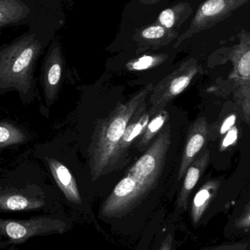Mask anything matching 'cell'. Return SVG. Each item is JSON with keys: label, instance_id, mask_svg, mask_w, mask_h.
Returning <instances> with one entry per match:
<instances>
[{"label": "cell", "instance_id": "6da1fadb", "mask_svg": "<svg viewBox=\"0 0 250 250\" xmlns=\"http://www.w3.org/2000/svg\"><path fill=\"white\" fill-rule=\"evenodd\" d=\"M66 23L64 11L43 6L24 33L0 46V88H16L26 93L40 56Z\"/></svg>", "mask_w": 250, "mask_h": 250}, {"label": "cell", "instance_id": "7a4b0ae2", "mask_svg": "<svg viewBox=\"0 0 250 250\" xmlns=\"http://www.w3.org/2000/svg\"><path fill=\"white\" fill-rule=\"evenodd\" d=\"M170 144L171 128L167 123L104 201L101 209L103 217H123L143 201L162 174Z\"/></svg>", "mask_w": 250, "mask_h": 250}, {"label": "cell", "instance_id": "3957f363", "mask_svg": "<svg viewBox=\"0 0 250 250\" xmlns=\"http://www.w3.org/2000/svg\"><path fill=\"white\" fill-rule=\"evenodd\" d=\"M154 86L148 84L129 101L118 103L108 117L96 125L89 148V164L93 181L112 173L116 147L132 117L146 105Z\"/></svg>", "mask_w": 250, "mask_h": 250}, {"label": "cell", "instance_id": "277c9868", "mask_svg": "<svg viewBox=\"0 0 250 250\" xmlns=\"http://www.w3.org/2000/svg\"><path fill=\"white\" fill-rule=\"evenodd\" d=\"M200 70L198 61L189 59L153 88L149 95L150 108L148 109L151 117L165 109L168 104L182 94L200 73Z\"/></svg>", "mask_w": 250, "mask_h": 250}, {"label": "cell", "instance_id": "5b68a950", "mask_svg": "<svg viewBox=\"0 0 250 250\" xmlns=\"http://www.w3.org/2000/svg\"><path fill=\"white\" fill-rule=\"evenodd\" d=\"M239 43L232 48L229 59L233 70L230 76L233 81L234 101L239 104L247 124L250 120V35L242 29L239 34Z\"/></svg>", "mask_w": 250, "mask_h": 250}, {"label": "cell", "instance_id": "8992f818", "mask_svg": "<svg viewBox=\"0 0 250 250\" xmlns=\"http://www.w3.org/2000/svg\"><path fill=\"white\" fill-rule=\"evenodd\" d=\"M250 0H206L197 10L190 26L181 35L175 48L195 34L206 30L228 18L237 9L249 2Z\"/></svg>", "mask_w": 250, "mask_h": 250}, {"label": "cell", "instance_id": "52a82bcc", "mask_svg": "<svg viewBox=\"0 0 250 250\" xmlns=\"http://www.w3.org/2000/svg\"><path fill=\"white\" fill-rule=\"evenodd\" d=\"M66 224L58 220L38 217L23 221H7L3 223L5 234L14 242H23L37 235L63 233Z\"/></svg>", "mask_w": 250, "mask_h": 250}, {"label": "cell", "instance_id": "ba28073f", "mask_svg": "<svg viewBox=\"0 0 250 250\" xmlns=\"http://www.w3.org/2000/svg\"><path fill=\"white\" fill-rule=\"evenodd\" d=\"M63 67L64 57L61 44L55 37L48 45L43 66V87L47 103L54 101L57 96Z\"/></svg>", "mask_w": 250, "mask_h": 250}, {"label": "cell", "instance_id": "9c48e42d", "mask_svg": "<svg viewBox=\"0 0 250 250\" xmlns=\"http://www.w3.org/2000/svg\"><path fill=\"white\" fill-rule=\"evenodd\" d=\"M38 0H0V29L29 25L42 10Z\"/></svg>", "mask_w": 250, "mask_h": 250}, {"label": "cell", "instance_id": "30bf717a", "mask_svg": "<svg viewBox=\"0 0 250 250\" xmlns=\"http://www.w3.org/2000/svg\"><path fill=\"white\" fill-rule=\"evenodd\" d=\"M148 105L142 106L136 111L132 120L127 125L114 153L112 172L115 171L124 167L129 159V150L131 146L135 143L138 137L142 133L146 125L151 120V115L148 111Z\"/></svg>", "mask_w": 250, "mask_h": 250}, {"label": "cell", "instance_id": "8fae6325", "mask_svg": "<svg viewBox=\"0 0 250 250\" xmlns=\"http://www.w3.org/2000/svg\"><path fill=\"white\" fill-rule=\"evenodd\" d=\"M209 135V125L205 117L197 119L189 126L182 161L178 172V179L181 180L189 166L205 148Z\"/></svg>", "mask_w": 250, "mask_h": 250}, {"label": "cell", "instance_id": "7c38bea8", "mask_svg": "<svg viewBox=\"0 0 250 250\" xmlns=\"http://www.w3.org/2000/svg\"><path fill=\"white\" fill-rule=\"evenodd\" d=\"M178 37V32L159 24L139 29L135 32L134 40L140 51L150 48L165 46Z\"/></svg>", "mask_w": 250, "mask_h": 250}, {"label": "cell", "instance_id": "4fadbf2b", "mask_svg": "<svg viewBox=\"0 0 250 250\" xmlns=\"http://www.w3.org/2000/svg\"><path fill=\"white\" fill-rule=\"evenodd\" d=\"M210 157L209 149L205 146L188 167L185 173L186 176L178 201L179 207H186L188 198L202 175H204L209 163Z\"/></svg>", "mask_w": 250, "mask_h": 250}, {"label": "cell", "instance_id": "5bb4252c", "mask_svg": "<svg viewBox=\"0 0 250 250\" xmlns=\"http://www.w3.org/2000/svg\"><path fill=\"white\" fill-rule=\"evenodd\" d=\"M48 167L51 174L62 192L68 200L73 204L82 203L79 188L76 180L69 169L55 159L48 158Z\"/></svg>", "mask_w": 250, "mask_h": 250}, {"label": "cell", "instance_id": "9a60e30c", "mask_svg": "<svg viewBox=\"0 0 250 250\" xmlns=\"http://www.w3.org/2000/svg\"><path fill=\"white\" fill-rule=\"evenodd\" d=\"M220 186V182L218 180L211 179L205 182L197 192L194 198L191 213L194 223H198L200 221L210 203L217 195Z\"/></svg>", "mask_w": 250, "mask_h": 250}, {"label": "cell", "instance_id": "2e32d148", "mask_svg": "<svg viewBox=\"0 0 250 250\" xmlns=\"http://www.w3.org/2000/svg\"><path fill=\"white\" fill-rule=\"evenodd\" d=\"M44 200L29 198L21 194L0 192V208L5 211H26L44 207Z\"/></svg>", "mask_w": 250, "mask_h": 250}, {"label": "cell", "instance_id": "e0dca14e", "mask_svg": "<svg viewBox=\"0 0 250 250\" xmlns=\"http://www.w3.org/2000/svg\"><path fill=\"white\" fill-rule=\"evenodd\" d=\"M192 13V8L188 3L182 2L163 10L159 16L158 23L168 29H173L182 25Z\"/></svg>", "mask_w": 250, "mask_h": 250}, {"label": "cell", "instance_id": "ac0fdd59", "mask_svg": "<svg viewBox=\"0 0 250 250\" xmlns=\"http://www.w3.org/2000/svg\"><path fill=\"white\" fill-rule=\"evenodd\" d=\"M169 114L165 109L160 111L150 120L142 133L136 140V148L142 151L147 148L150 143H152L154 138L159 133L164 125L168 122Z\"/></svg>", "mask_w": 250, "mask_h": 250}, {"label": "cell", "instance_id": "d6986e66", "mask_svg": "<svg viewBox=\"0 0 250 250\" xmlns=\"http://www.w3.org/2000/svg\"><path fill=\"white\" fill-rule=\"evenodd\" d=\"M26 135L16 125L0 122V148L23 144L26 141Z\"/></svg>", "mask_w": 250, "mask_h": 250}, {"label": "cell", "instance_id": "ffe728a7", "mask_svg": "<svg viewBox=\"0 0 250 250\" xmlns=\"http://www.w3.org/2000/svg\"><path fill=\"white\" fill-rule=\"evenodd\" d=\"M167 59L165 54H155L145 55L128 63L126 67L129 70H143L151 67H157L164 62Z\"/></svg>", "mask_w": 250, "mask_h": 250}, {"label": "cell", "instance_id": "44dd1931", "mask_svg": "<svg viewBox=\"0 0 250 250\" xmlns=\"http://www.w3.org/2000/svg\"><path fill=\"white\" fill-rule=\"evenodd\" d=\"M41 5L50 10L64 11L65 6L71 4L73 0H38Z\"/></svg>", "mask_w": 250, "mask_h": 250}, {"label": "cell", "instance_id": "7402d4cb", "mask_svg": "<svg viewBox=\"0 0 250 250\" xmlns=\"http://www.w3.org/2000/svg\"><path fill=\"white\" fill-rule=\"evenodd\" d=\"M227 132V135L225 137L223 142H222L221 147H220V150H221V151L226 149L227 147L234 144L236 140H237L238 129L236 126H233V127L230 128Z\"/></svg>", "mask_w": 250, "mask_h": 250}, {"label": "cell", "instance_id": "603a6c76", "mask_svg": "<svg viewBox=\"0 0 250 250\" xmlns=\"http://www.w3.org/2000/svg\"><path fill=\"white\" fill-rule=\"evenodd\" d=\"M249 243H238L217 247L211 250H249Z\"/></svg>", "mask_w": 250, "mask_h": 250}, {"label": "cell", "instance_id": "cb8c5ba5", "mask_svg": "<svg viewBox=\"0 0 250 250\" xmlns=\"http://www.w3.org/2000/svg\"><path fill=\"white\" fill-rule=\"evenodd\" d=\"M236 117L235 115H230L223 122V125H222L221 129H220V132L221 134H225L234 126L235 123H236Z\"/></svg>", "mask_w": 250, "mask_h": 250}, {"label": "cell", "instance_id": "d4e9b609", "mask_svg": "<svg viewBox=\"0 0 250 250\" xmlns=\"http://www.w3.org/2000/svg\"><path fill=\"white\" fill-rule=\"evenodd\" d=\"M250 207L248 206L247 207L246 211H245V214L239 219V221H238V226L239 228H242V229H245V228H247V229H250Z\"/></svg>", "mask_w": 250, "mask_h": 250}, {"label": "cell", "instance_id": "484cf974", "mask_svg": "<svg viewBox=\"0 0 250 250\" xmlns=\"http://www.w3.org/2000/svg\"><path fill=\"white\" fill-rule=\"evenodd\" d=\"M173 236L171 234L168 235L164 239V242L161 245L159 250H172L173 247Z\"/></svg>", "mask_w": 250, "mask_h": 250}, {"label": "cell", "instance_id": "4316f807", "mask_svg": "<svg viewBox=\"0 0 250 250\" xmlns=\"http://www.w3.org/2000/svg\"><path fill=\"white\" fill-rule=\"evenodd\" d=\"M161 0H140V2L142 4H145V5H152V4H157Z\"/></svg>", "mask_w": 250, "mask_h": 250}]
</instances>
